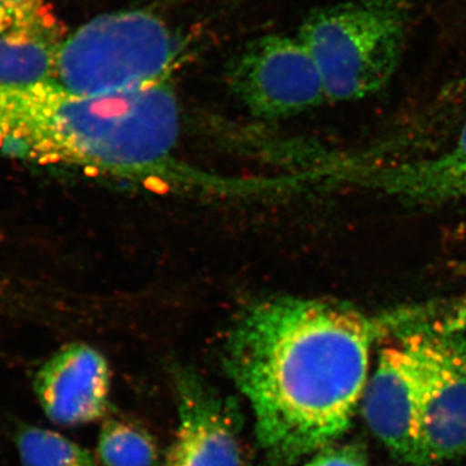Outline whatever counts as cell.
I'll list each match as a JSON object with an SVG mask.
<instances>
[{"instance_id":"cell-7","label":"cell","mask_w":466,"mask_h":466,"mask_svg":"<svg viewBox=\"0 0 466 466\" xmlns=\"http://www.w3.org/2000/svg\"><path fill=\"white\" fill-rule=\"evenodd\" d=\"M361 410L368 428L395 459L417 466L419 395L416 360L406 334L380 351L368 379Z\"/></svg>"},{"instance_id":"cell-14","label":"cell","mask_w":466,"mask_h":466,"mask_svg":"<svg viewBox=\"0 0 466 466\" xmlns=\"http://www.w3.org/2000/svg\"><path fill=\"white\" fill-rule=\"evenodd\" d=\"M303 466H368L363 447L358 444H330L314 453Z\"/></svg>"},{"instance_id":"cell-3","label":"cell","mask_w":466,"mask_h":466,"mask_svg":"<svg viewBox=\"0 0 466 466\" xmlns=\"http://www.w3.org/2000/svg\"><path fill=\"white\" fill-rule=\"evenodd\" d=\"M188 54V39L156 12H109L66 36L52 82L82 96L139 90L167 82Z\"/></svg>"},{"instance_id":"cell-16","label":"cell","mask_w":466,"mask_h":466,"mask_svg":"<svg viewBox=\"0 0 466 466\" xmlns=\"http://www.w3.org/2000/svg\"><path fill=\"white\" fill-rule=\"evenodd\" d=\"M247 466H249V465H247Z\"/></svg>"},{"instance_id":"cell-5","label":"cell","mask_w":466,"mask_h":466,"mask_svg":"<svg viewBox=\"0 0 466 466\" xmlns=\"http://www.w3.org/2000/svg\"><path fill=\"white\" fill-rule=\"evenodd\" d=\"M416 360L419 459L429 466L466 456V341L447 330L406 334Z\"/></svg>"},{"instance_id":"cell-11","label":"cell","mask_w":466,"mask_h":466,"mask_svg":"<svg viewBox=\"0 0 466 466\" xmlns=\"http://www.w3.org/2000/svg\"><path fill=\"white\" fill-rule=\"evenodd\" d=\"M64 27L45 3L0 33V88L52 81Z\"/></svg>"},{"instance_id":"cell-4","label":"cell","mask_w":466,"mask_h":466,"mask_svg":"<svg viewBox=\"0 0 466 466\" xmlns=\"http://www.w3.org/2000/svg\"><path fill=\"white\" fill-rule=\"evenodd\" d=\"M407 0H346L312 11L297 34L329 101L366 99L391 81L410 32Z\"/></svg>"},{"instance_id":"cell-12","label":"cell","mask_w":466,"mask_h":466,"mask_svg":"<svg viewBox=\"0 0 466 466\" xmlns=\"http://www.w3.org/2000/svg\"><path fill=\"white\" fill-rule=\"evenodd\" d=\"M97 458L104 466H156L157 444L142 426L108 419L101 426Z\"/></svg>"},{"instance_id":"cell-15","label":"cell","mask_w":466,"mask_h":466,"mask_svg":"<svg viewBox=\"0 0 466 466\" xmlns=\"http://www.w3.org/2000/svg\"><path fill=\"white\" fill-rule=\"evenodd\" d=\"M43 0H0V33L39 7Z\"/></svg>"},{"instance_id":"cell-13","label":"cell","mask_w":466,"mask_h":466,"mask_svg":"<svg viewBox=\"0 0 466 466\" xmlns=\"http://www.w3.org/2000/svg\"><path fill=\"white\" fill-rule=\"evenodd\" d=\"M15 443L23 466H96L90 451L50 429L18 426Z\"/></svg>"},{"instance_id":"cell-10","label":"cell","mask_w":466,"mask_h":466,"mask_svg":"<svg viewBox=\"0 0 466 466\" xmlns=\"http://www.w3.org/2000/svg\"><path fill=\"white\" fill-rule=\"evenodd\" d=\"M370 184L412 204L466 200V121L455 140L441 152L383 167L370 177Z\"/></svg>"},{"instance_id":"cell-9","label":"cell","mask_w":466,"mask_h":466,"mask_svg":"<svg viewBox=\"0 0 466 466\" xmlns=\"http://www.w3.org/2000/svg\"><path fill=\"white\" fill-rule=\"evenodd\" d=\"M33 388L43 412L54 424H90L108 410L109 364L92 346L69 343L39 367Z\"/></svg>"},{"instance_id":"cell-2","label":"cell","mask_w":466,"mask_h":466,"mask_svg":"<svg viewBox=\"0 0 466 466\" xmlns=\"http://www.w3.org/2000/svg\"><path fill=\"white\" fill-rule=\"evenodd\" d=\"M180 106L167 82L82 96L52 81L0 88V152L39 165L125 179L218 183L174 158Z\"/></svg>"},{"instance_id":"cell-8","label":"cell","mask_w":466,"mask_h":466,"mask_svg":"<svg viewBox=\"0 0 466 466\" xmlns=\"http://www.w3.org/2000/svg\"><path fill=\"white\" fill-rule=\"evenodd\" d=\"M179 425L165 466H242L235 404L191 372L177 375Z\"/></svg>"},{"instance_id":"cell-6","label":"cell","mask_w":466,"mask_h":466,"mask_svg":"<svg viewBox=\"0 0 466 466\" xmlns=\"http://www.w3.org/2000/svg\"><path fill=\"white\" fill-rule=\"evenodd\" d=\"M227 84L251 115H300L327 101L317 64L299 35L269 34L242 46L227 64Z\"/></svg>"},{"instance_id":"cell-1","label":"cell","mask_w":466,"mask_h":466,"mask_svg":"<svg viewBox=\"0 0 466 466\" xmlns=\"http://www.w3.org/2000/svg\"><path fill=\"white\" fill-rule=\"evenodd\" d=\"M381 330L345 303L300 297L259 299L238 315L223 363L272 465L297 464L349 431Z\"/></svg>"}]
</instances>
